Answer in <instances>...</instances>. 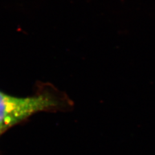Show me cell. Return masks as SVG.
I'll use <instances>...</instances> for the list:
<instances>
[{"mask_svg": "<svg viewBox=\"0 0 155 155\" xmlns=\"http://www.w3.org/2000/svg\"><path fill=\"white\" fill-rule=\"evenodd\" d=\"M58 104L56 98L48 93L20 98L0 91V135L32 114Z\"/></svg>", "mask_w": 155, "mask_h": 155, "instance_id": "obj_1", "label": "cell"}]
</instances>
